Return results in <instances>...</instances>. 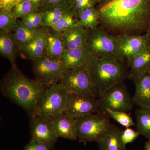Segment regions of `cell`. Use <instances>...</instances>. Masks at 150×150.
<instances>
[{"label": "cell", "mask_w": 150, "mask_h": 150, "mask_svg": "<svg viewBox=\"0 0 150 150\" xmlns=\"http://www.w3.org/2000/svg\"><path fill=\"white\" fill-rule=\"evenodd\" d=\"M100 25L109 34L141 35L150 20V0H100Z\"/></svg>", "instance_id": "obj_1"}, {"label": "cell", "mask_w": 150, "mask_h": 150, "mask_svg": "<svg viewBox=\"0 0 150 150\" xmlns=\"http://www.w3.org/2000/svg\"><path fill=\"white\" fill-rule=\"evenodd\" d=\"M49 86L27 77L17 67H12L0 84L3 95L22 108L29 117L38 115L40 101Z\"/></svg>", "instance_id": "obj_2"}, {"label": "cell", "mask_w": 150, "mask_h": 150, "mask_svg": "<svg viewBox=\"0 0 150 150\" xmlns=\"http://www.w3.org/2000/svg\"><path fill=\"white\" fill-rule=\"evenodd\" d=\"M86 68L98 92V98L112 87L123 83L127 76L123 62L114 59L92 57Z\"/></svg>", "instance_id": "obj_3"}, {"label": "cell", "mask_w": 150, "mask_h": 150, "mask_svg": "<svg viewBox=\"0 0 150 150\" xmlns=\"http://www.w3.org/2000/svg\"><path fill=\"white\" fill-rule=\"evenodd\" d=\"M86 48L93 58L123 62L118 54L116 36L109 34L100 25L94 29H88Z\"/></svg>", "instance_id": "obj_4"}, {"label": "cell", "mask_w": 150, "mask_h": 150, "mask_svg": "<svg viewBox=\"0 0 150 150\" xmlns=\"http://www.w3.org/2000/svg\"><path fill=\"white\" fill-rule=\"evenodd\" d=\"M105 112L88 114L75 119L79 142H97L108 132L112 124Z\"/></svg>", "instance_id": "obj_5"}, {"label": "cell", "mask_w": 150, "mask_h": 150, "mask_svg": "<svg viewBox=\"0 0 150 150\" xmlns=\"http://www.w3.org/2000/svg\"><path fill=\"white\" fill-rule=\"evenodd\" d=\"M59 83L69 93L99 98L97 90L86 67H76L66 70Z\"/></svg>", "instance_id": "obj_6"}, {"label": "cell", "mask_w": 150, "mask_h": 150, "mask_svg": "<svg viewBox=\"0 0 150 150\" xmlns=\"http://www.w3.org/2000/svg\"><path fill=\"white\" fill-rule=\"evenodd\" d=\"M69 94L60 83L49 86L40 101L38 115L51 118L64 112Z\"/></svg>", "instance_id": "obj_7"}, {"label": "cell", "mask_w": 150, "mask_h": 150, "mask_svg": "<svg viewBox=\"0 0 150 150\" xmlns=\"http://www.w3.org/2000/svg\"><path fill=\"white\" fill-rule=\"evenodd\" d=\"M31 62L35 79L45 85L59 83L67 70L61 61L51 60L44 56Z\"/></svg>", "instance_id": "obj_8"}, {"label": "cell", "mask_w": 150, "mask_h": 150, "mask_svg": "<svg viewBox=\"0 0 150 150\" xmlns=\"http://www.w3.org/2000/svg\"><path fill=\"white\" fill-rule=\"evenodd\" d=\"M99 99L102 112L106 108L127 112L133 109L134 100L123 83H118L105 93Z\"/></svg>", "instance_id": "obj_9"}, {"label": "cell", "mask_w": 150, "mask_h": 150, "mask_svg": "<svg viewBox=\"0 0 150 150\" xmlns=\"http://www.w3.org/2000/svg\"><path fill=\"white\" fill-rule=\"evenodd\" d=\"M31 139L54 149L58 137L53 126L51 118L39 115L29 117Z\"/></svg>", "instance_id": "obj_10"}, {"label": "cell", "mask_w": 150, "mask_h": 150, "mask_svg": "<svg viewBox=\"0 0 150 150\" xmlns=\"http://www.w3.org/2000/svg\"><path fill=\"white\" fill-rule=\"evenodd\" d=\"M65 111L74 119L88 114L103 112L98 98L74 93L69 94Z\"/></svg>", "instance_id": "obj_11"}, {"label": "cell", "mask_w": 150, "mask_h": 150, "mask_svg": "<svg viewBox=\"0 0 150 150\" xmlns=\"http://www.w3.org/2000/svg\"><path fill=\"white\" fill-rule=\"evenodd\" d=\"M119 56L127 62L142 52L150 44L144 35L124 34L116 36Z\"/></svg>", "instance_id": "obj_12"}, {"label": "cell", "mask_w": 150, "mask_h": 150, "mask_svg": "<svg viewBox=\"0 0 150 150\" xmlns=\"http://www.w3.org/2000/svg\"><path fill=\"white\" fill-rule=\"evenodd\" d=\"M135 86L133 100L141 108H150V72L132 75L130 77Z\"/></svg>", "instance_id": "obj_13"}, {"label": "cell", "mask_w": 150, "mask_h": 150, "mask_svg": "<svg viewBox=\"0 0 150 150\" xmlns=\"http://www.w3.org/2000/svg\"><path fill=\"white\" fill-rule=\"evenodd\" d=\"M49 27H43L38 35L28 44L21 46L20 55L23 59L32 60L44 56Z\"/></svg>", "instance_id": "obj_14"}, {"label": "cell", "mask_w": 150, "mask_h": 150, "mask_svg": "<svg viewBox=\"0 0 150 150\" xmlns=\"http://www.w3.org/2000/svg\"><path fill=\"white\" fill-rule=\"evenodd\" d=\"M51 118L54 130L59 138L72 141L78 140L74 118L65 111Z\"/></svg>", "instance_id": "obj_15"}, {"label": "cell", "mask_w": 150, "mask_h": 150, "mask_svg": "<svg viewBox=\"0 0 150 150\" xmlns=\"http://www.w3.org/2000/svg\"><path fill=\"white\" fill-rule=\"evenodd\" d=\"M92 58L86 48L66 49L61 56L60 61L66 69L76 67L87 68Z\"/></svg>", "instance_id": "obj_16"}, {"label": "cell", "mask_w": 150, "mask_h": 150, "mask_svg": "<svg viewBox=\"0 0 150 150\" xmlns=\"http://www.w3.org/2000/svg\"><path fill=\"white\" fill-rule=\"evenodd\" d=\"M21 48L13 33L0 30V54L11 62L12 67H17L16 60Z\"/></svg>", "instance_id": "obj_17"}, {"label": "cell", "mask_w": 150, "mask_h": 150, "mask_svg": "<svg viewBox=\"0 0 150 150\" xmlns=\"http://www.w3.org/2000/svg\"><path fill=\"white\" fill-rule=\"evenodd\" d=\"M88 29L79 25L62 32L66 49L86 48Z\"/></svg>", "instance_id": "obj_18"}, {"label": "cell", "mask_w": 150, "mask_h": 150, "mask_svg": "<svg viewBox=\"0 0 150 150\" xmlns=\"http://www.w3.org/2000/svg\"><path fill=\"white\" fill-rule=\"evenodd\" d=\"M65 50L62 32L55 31L49 27L44 56L51 60L60 61Z\"/></svg>", "instance_id": "obj_19"}, {"label": "cell", "mask_w": 150, "mask_h": 150, "mask_svg": "<svg viewBox=\"0 0 150 150\" xmlns=\"http://www.w3.org/2000/svg\"><path fill=\"white\" fill-rule=\"evenodd\" d=\"M122 131L112 124L106 134L97 142L98 150H126L121 137Z\"/></svg>", "instance_id": "obj_20"}, {"label": "cell", "mask_w": 150, "mask_h": 150, "mask_svg": "<svg viewBox=\"0 0 150 150\" xmlns=\"http://www.w3.org/2000/svg\"><path fill=\"white\" fill-rule=\"evenodd\" d=\"M130 68L129 76L150 72V44L142 52L128 62Z\"/></svg>", "instance_id": "obj_21"}, {"label": "cell", "mask_w": 150, "mask_h": 150, "mask_svg": "<svg viewBox=\"0 0 150 150\" xmlns=\"http://www.w3.org/2000/svg\"><path fill=\"white\" fill-rule=\"evenodd\" d=\"M71 10V7L64 8L51 6L42 7L39 12L42 15L43 27H51L53 26L62 17Z\"/></svg>", "instance_id": "obj_22"}, {"label": "cell", "mask_w": 150, "mask_h": 150, "mask_svg": "<svg viewBox=\"0 0 150 150\" xmlns=\"http://www.w3.org/2000/svg\"><path fill=\"white\" fill-rule=\"evenodd\" d=\"M41 28L39 29H31L25 25L21 20L17 19V26L13 34L16 40L21 47L28 44L37 37Z\"/></svg>", "instance_id": "obj_23"}, {"label": "cell", "mask_w": 150, "mask_h": 150, "mask_svg": "<svg viewBox=\"0 0 150 150\" xmlns=\"http://www.w3.org/2000/svg\"><path fill=\"white\" fill-rule=\"evenodd\" d=\"M137 131L148 140H150V108L140 107L136 110Z\"/></svg>", "instance_id": "obj_24"}, {"label": "cell", "mask_w": 150, "mask_h": 150, "mask_svg": "<svg viewBox=\"0 0 150 150\" xmlns=\"http://www.w3.org/2000/svg\"><path fill=\"white\" fill-rule=\"evenodd\" d=\"M79 24L88 30L94 29L100 25L99 14L96 6L87 9L78 18Z\"/></svg>", "instance_id": "obj_25"}, {"label": "cell", "mask_w": 150, "mask_h": 150, "mask_svg": "<svg viewBox=\"0 0 150 150\" xmlns=\"http://www.w3.org/2000/svg\"><path fill=\"white\" fill-rule=\"evenodd\" d=\"M17 19L11 10H0V30L13 33L17 26Z\"/></svg>", "instance_id": "obj_26"}, {"label": "cell", "mask_w": 150, "mask_h": 150, "mask_svg": "<svg viewBox=\"0 0 150 150\" xmlns=\"http://www.w3.org/2000/svg\"><path fill=\"white\" fill-rule=\"evenodd\" d=\"M79 25V19L76 17L74 11L72 10L62 17L56 24L51 28L55 31L63 32Z\"/></svg>", "instance_id": "obj_27"}, {"label": "cell", "mask_w": 150, "mask_h": 150, "mask_svg": "<svg viewBox=\"0 0 150 150\" xmlns=\"http://www.w3.org/2000/svg\"><path fill=\"white\" fill-rule=\"evenodd\" d=\"M11 10L17 19L22 18L31 13L39 12L33 4L28 0H23L13 6Z\"/></svg>", "instance_id": "obj_28"}, {"label": "cell", "mask_w": 150, "mask_h": 150, "mask_svg": "<svg viewBox=\"0 0 150 150\" xmlns=\"http://www.w3.org/2000/svg\"><path fill=\"white\" fill-rule=\"evenodd\" d=\"M104 112L110 118H112L126 128H129L134 126L135 123L133 119L129 114L122 111H114L109 109H105Z\"/></svg>", "instance_id": "obj_29"}, {"label": "cell", "mask_w": 150, "mask_h": 150, "mask_svg": "<svg viewBox=\"0 0 150 150\" xmlns=\"http://www.w3.org/2000/svg\"><path fill=\"white\" fill-rule=\"evenodd\" d=\"M100 0H72L71 8L78 19L81 14L89 8L96 6Z\"/></svg>", "instance_id": "obj_30"}, {"label": "cell", "mask_w": 150, "mask_h": 150, "mask_svg": "<svg viewBox=\"0 0 150 150\" xmlns=\"http://www.w3.org/2000/svg\"><path fill=\"white\" fill-rule=\"evenodd\" d=\"M23 22L32 29H39L43 27V20L39 12L30 13L21 18Z\"/></svg>", "instance_id": "obj_31"}, {"label": "cell", "mask_w": 150, "mask_h": 150, "mask_svg": "<svg viewBox=\"0 0 150 150\" xmlns=\"http://www.w3.org/2000/svg\"><path fill=\"white\" fill-rule=\"evenodd\" d=\"M139 135L137 131L129 127L122 131L121 137L123 142L126 145L134 142Z\"/></svg>", "instance_id": "obj_32"}, {"label": "cell", "mask_w": 150, "mask_h": 150, "mask_svg": "<svg viewBox=\"0 0 150 150\" xmlns=\"http://www.w3.org/2000/svg\"><path fill=\"white\" fill-rule=\"evenodd\" d=\"M71 1L72 0H45L43 6H51L60 8L71 7Z\"/></svg>", "instance_id": "obj_33"}, {"label": "cell", "mask_w": 150, "mask_h": 150, "mask_svg": "<svg viewBox=\"0 0 150 150\" xmlns=\"http://www.w3.org/2000/svg\"><path fill=\"white\" fill-rule=\"evenodd\" d=\"M24 150H51V149L44 144L31 139L25 147Z\"/></svg>", "instance_id": "obj_34"}, {"label": "cell", "mask_w": 150, "mask_h": 150, "mask_svg": "<svg viewBox=\"0 0 150 150\" xmlns=\"http://www.w3.org/2000/svg\"><path fill=\"white\" fill-rule=\"evenodd\" d=\"M33 4V5L37 9L38 11L43 6L45 0H28Z\"/></svg>", "instance_id": "obj_35"}, {"label": "cell", "mask_w": 150, "mask_h": 150, "mask_svg": "<svg viewBox=\"0 0 150 150\" xmlns=\"http://www.w3.org/2000/svg\"><path fill=\"white\" fill-rule=\"evenodd\" d=\"M12 0H0V10H4Z\"/></svg>", "instance_id": "obj_36"}, {"label": "cell", "mask_w": 150, "mask_h": 150, "mask_svg": "<svg viewBox=\"0 0 150 150\" xmlns=\"http://www.w3.org/2000/svg\"><path fill=\"white\" fill-rule=\"evenodd\" d=\"M146 35L147 38L149 43L150 44V20L149 23H148L147 27L146 30Z\"/></svg>", "instance_id": "obj_37"}, {"label": "cell", "mask_w": 150, "mask_h": 150, "mask_svg": "<svg viewBox=\"0 0 150 150\" xmlns=\"http://www.w3.org/2000/svg\"><path fill=\"white\" fill-rule=\"evenodd\" d=\"M144 150H150V140H149L145 143Z\"/></svg>", "instance_id": "obj_38"}]
</instances>
